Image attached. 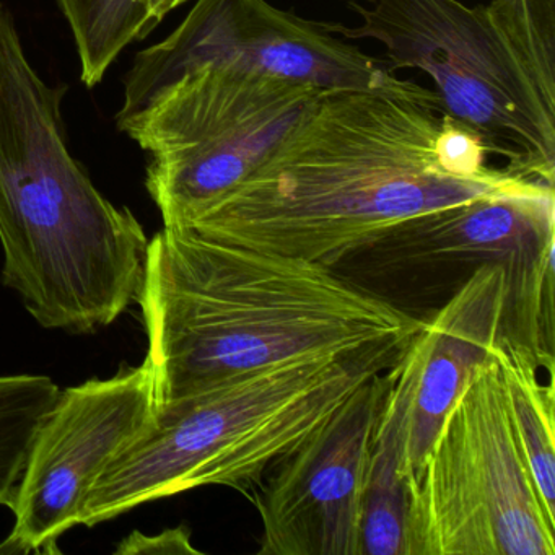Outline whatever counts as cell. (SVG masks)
<instances>
[{
	"label": "cell",
	"instance_id": "6da1fadb",
	"mask_svg": "<svg viewBox=\"0 0 555 555\" xmlns=\"http://www.w3.org/2000/svg\"><path fill=\"white\" fill-rule=\"evenodd\" d=\"M492 155L434 90H330L268 164L186 227L334 268L405 220L538 181Z\"/></svg>",
	"mask_w": 555,
	"mask_h": 555
},
{
	"label": "cell",
	"instance_id": "7a4b0ae2",
	"mask_svg": "<svg viewBox=\"0 0 555 555\" xmlns=\"http://www.w3.org/2000/svg\"><path fill=\"white\" fill-rule=\"evenodd\" d=\"M138 304L155 412L281 363L409 346L425 326L333 268L188 227L149 240Z\"/></svg>",
	"mask_w": 555,
	"mask_h": 555
},
{
	"label": "cell",
	"instance_id": "3957f363",
	"mask_svg": "<svg viewBox=\"0 0 555 555\" xmlns=\"http://www.w3.org/2000/svg\"><path fill=\"white\" fill-rule=\"evenodd\" d=\"M409 346L281 363L155 412L151 427L93 483L79 525L109 521L204 486L232 487L251 499L281 457L330 421L363 383L392 369Z\"/></svg>",
	"mask_w": 555,
	"mask_h": 555
},
{
	"label": "cell",
	"instance_id": "277c9868",
	"mask_svg": "<svg viewBox=\"0 0 555 555\" xmlns=\"http://www.w3.org/2000/svg\"><path fill=\"white\" fill-rule=\"evenodd\" d=\"M344 40L386 48L391 69H421L441 113L479 135L513 173L554 186L555 0H350Z\"/></svg>",
	"mask_w": 555,
	"mask_h": 555
},
{
	"label": "cell",
	"instance_id": "5b68a950",
	"mask_svg": "<svg viewBox=\"0 0 555 555\" xmlns=\"http://www.w3.org/2000/svg\"><path fill=\"white\" fill-rule=\"evenodd\" d=\"M64 92L35 69L0 4L2 282L28 307H63L102 291L142 236L134 214L103 196L70 154Z\"/></svg>",
	"mask_w": 555,
	"mask_h": 555
},
{
	"label": "cell",
	"instance_id": "8992f818",
	"mask_svg": "<svg viewBox=\"0 0 555 555\" xmlns=\"http://www.w3.org/2000/svg\"><path fill=\"white\" fill-rule=\"evenodd\" d=\"M326 90L264 74L204 66L116 118L151 155L145 186L164 227H186L268 164Z\"/></svg>",
	"mask_w": 555,
	"mask_h": 555
},
{
	"label": "cell",
	"instance_id": "52a82bcc",
	"mask_svg": "<svg viewBox=\"0 0 555 555\" xmlns=\"http://www.w3.org/2000/svg\"><path fill=\"white\" fill-rule=\"evenodd\" d=\"M405 493L408 555L555 554V518L519 447L493 352L448 409Z\"/></svg>",
	"mask_w": 555,
	"mask_h": 555
},
{
	"label": "cell",
	"instance_id": "ba28073f",
	"mask_svg": "<svg viewBox=\"0 0 555 555\" xmlns=\"http://www.w3.org/2000/svg\"><path fill=\"white\" fill-rule=\"evenodd\" d=\"M216 66L264 74L326 90H386L424 95L323 24L281 11L268 0H197L173 34L139 51L126 74L116 118L131 115L175 77Z\"/></svg>",
	"mask_w": 555,
	"mask_h": 555
},
{
	"label": "cell",
	"instance_id": "9c48e42d",
	"mask_svg": "<svg viewBox=\"0 0 555 555\" xmlns=\"http://www.w3.org/2000/svg\"><path fill=\"white\" fill-rule=\"evenodd\" d=\"M154 418L149 359L61 391L31 447L11 506L14 528L0 554H60L57 541L79 525L93 483Z\"/></svg>",
	"mask_w": 555,
	"mask_h": 555
},
{
	"label": "cell",
	"instance_id": "30bf717a",
	"mask_svg": "<svg viewBox=\"0 0 555 555\" xmlns=\"http://www.w3.org/2000/svg\"><path fill=\"white\" fill-rule=\"evenodd\" d=\"M398 363L266 474L249 499L261 515L258 554L360 555L370 463Z\"/></svg>",
	"mask_w": 555,
	"mask_h": 555
},
{
	"label": "cell",
	"instance_id": "8fae6325",
	"mask_svg": "<svg viewBox=\"0 0 555 555\" xmlns=\"http://www.w3.org/2000/svg\"><path fill=\"white\" fill-rule=\"evenodd\" d=\"M554 245V186L528 181L405 220L369 249H376L385 266H509L531 261Z\"/></svg>",
	"mask_w": 555,
	"mask_h": 555
},
{
	"label": "cell",
	"instance_id": "7c38bea8",
	"mask_svg": "<svg viewBox=\"0 0 555 555\" xmlns=\"http://www.w3.org/2000/svg\"><path fill=\"white\" fill-rule=\"evenodd\" d=\"M506 271L486 262L422 330L424 357L405 441L404 479L424 460L448 409L502 337Z\"/></svg>",
	"mask_w": 555,
	"mask_h": 555
},
{
	"label": "cell",
	"instance_id": "4fadbf2b",
	"mask_svg": "<svg viewBox=\"0 0 555 555\" xmlns=\"http://www.w3.org/2000/svg\"><path fill=\"white\" fill-rule=\"evenodd\" d=\"M422 357L421 331L398 363L376 431L363 505L360 555H408L404 454Z\"/></svg>",
	"mask_w": 555,
	"mask_h": 555
},
{
	"label": "cell",
	"instance_id": "5bb4252c",
	"mask_svg": "<svg viewBox=\"0 0 555 555\" xmlns=\"http://www.w3.org/2000/svg\"><path fill=\"white\" fill-rule=\"evenodd\" d=\"M493 357L502 370L516 437L548 515L555 518V396L539 382V362L526 347L500 337Z\"/></svg>",
	"mask_w": 555,
	"mask_h": 555
},
{
	"label": "cell",
	"instance_id": "9a60e30c",
	"mask_svg": "<svg viewBox=\"0 0 555 555\" xmlns=\"http://www.w3.org/2000/svg\"><path fill=\"white\" fill-rule=\"evenodd\" d=\"M73 30L80 61V79L93 89L116 57L152 34L157 24L147 0H57Z\"/></svg>",
	"mask_w": 555,
	"mask_h": 555
},
{
	"label": "cell",
	"instance_id": "2e32d148",
	"mask_svg": "<svg viewBox=\"0 0 555 555\" xmlns=\"http://www.w3.org/2000/svg\"><path fill=\"white\" fill-rule=\"evenodd\" d=\"M60 392L50 376L0 375V505L14 503L35 438Z\"/></svg>",
	"mask_w": 555,
	"mask_h": 555
},
{
	"label": "cell",
	"instance_id": "e0dca14e",
	"mask_svg": "<svg viewBox=\"0 0 555 555\" xmlns=\"http://www.w3.org/2000/svg\"><path fill=\"white\" fill-rule=\"evenodd\" d=\"M116 554H194L201 555L191 544L190 529H165L160 534L145 535L144 532L134 531L116 547Z\"/></svg>",
	"mask_w": 555,
	"mask_h": 555
},
{
	"label": "cell",
	"instance_id": "ac0fdd59",
	"mask_svg": "<svg viewBox=\"0 0 555 555\" xmlns=\"http://www.w3.org/2000/svg\"><path fill=\"white\" fill-rule=\"evenodd\" d=\"M186 2H190V0H147L149 14H151L152 21L158 25L164 21L165 15L170 14L175 9L181 8Z\"/></svg>",
	"mask_w": 555,
	"mask_h": 555
}]
</instances>
